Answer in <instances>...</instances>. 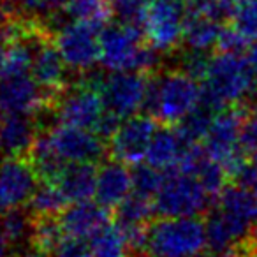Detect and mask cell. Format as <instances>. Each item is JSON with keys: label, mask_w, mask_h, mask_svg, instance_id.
Segmentation results:
<instances>
[{"label": "cell", "mask_w": 257, "mask_h": 257, "mask_svg": "<svg viewBox=\"0 0 257 257\" xmlns=\"http://www.w3.org/2000/svg\"><path fill=\"white\" fill-rule=\"evenodd\" d=\"M102 134L90 128L58 121L37 138L32 148V164L44 180L57 176L64 166L93 164L104 154Z\"/></svg>", "instance_id": "6da1fadb"}, {"label": "cell", "mask_w": 257, "mask_h": 257, "mask_svg": "<svg viewBox=\"0 0 257 257\" xmlns=\"http://www.w3.org/2000/svg\"><path fill=\"white\" fill-rule=\"evenodd\" d=\"M199 79L203 100L213 109L234 107L245 100L255 86L246 58L232 51H220L208 58Z\"/></svg>", "instance_id": "7a4b0ae2"}, {"label": "cell", "mask_w": 257, "mask_h": 257, "mask_svg": "<svg viewBox=\"0 0 257 257\" xmlns=\"http://www.w3.org/2000/svg\"><path fill=\"white\" fill-rule=\"evenodd\" d=\"M159 62L157 51L143 43L136 23L109 25L100 32L99 64L109 72H147Z\"/></svg>", "instance_id": "3957f363"}, {"label": "cell", "mask_w": 257, "mask_h": 257, "mask_svg": "<svg viewBox=\"0 0 257 257\" xmlns=\"http://www.w3.org/2000/svg\"><path fill=\"white\" fill-rule=\"evenodd\" d=\"M201 100L203 88L197 83V78L180 69L162 72L152 83L148 106L162 123L178 125L199 107Z\"/></svg>", "instance_id": "277c9868"}, {"label": "cell", "mask_w": 257, "mask_h": 257, "mask_svg": "<svg viewBox=\"0 0 257 257\" xmlns=\"http://www.w3.org/2000/svg\"><path fill=\"white\" fill-rule=\"evenodd\" d=\"M206 245V224L199 218L164 217L148 227L145 250L152 257H187Z\"/></svg>", "instance_id": "5b68a950"}, {"label": "cell", "mask_w": 257, "mask_h": 257, "mask_svg": "<svg viewBox=\"0 0 257 257\" xmlns=\"http://www.w3.org/2000/svg\"><path fill=\"white\" fill-rule=\"evenodd\" d=\"M245 121V114L236 107L218 109V113L211 116L208 133L203 140L208 157L217 162L229 176H236L248 162L241 141Z\"/></svg>", "instance_id": "8992f818"}, {"label": "cell", "mask_w": 257, "mask_h": 257, "mask_svg": "<svg viewBox=\"0 0 257 257\" xmlns=\"http://www.w3.org/2000/svg\"><path fill=\"white\" fill-rule=\"evenodd\" d=\"M57 120L60 123L90 128L102 136H109L120 121L107 113L106 102L97 81H85L71 88L57 104Z\"/></svg>", "instance_id": "52a82bcc"}, {"label": "cell", "mask_w": 257, "mask_h": 257, "mask_svg": "<svg viewBox=\"0 0 257 257\" xmlns=\"http://www.w3.org/2000/svg\"><path fill=\"white\" fill-rule=\"evenodd\" d=\"M211 197L196 175L176 169L164 176L154 203L162 217H197L206 210Z\"/></svg>", "instance_id": "ba28073f"}, {"label": "cell", "mask_w": 257, "mask_h": 257, "mask_svg": "<svg viewBox=\"0 0 257 257\" xmlns=\"http://www.w3.org/2000/svg\"><path fill=\"white\" fill-rule=\"evenodd\" d=\"M107 113L118 121L140 114L148 106L152 83L143 72L120 71L111 72L106 78L97 79Z\"/></svg>", "instance_id": "9c48e42d"}, {"label": "cell", "mask_w": 257, "mask_h": 257, "mask_svg": "<svg viewBox=\"0 0 257 257\" xmlns=\"http://www.w3.org/2000/svg\"><path fill=\"white\" fill-rule=\"evenodd\" d=\"M97 30L95 27L72 20L57 30L53 43L69 71L86 72L99 62L100 34Z\"/></svg>", "instance_id": "30bf717a"}, {"label": "cell", "mask_w": 257, "mask_h": 257, "mask_svg": "<svg viewBox=\"0 0 257 257\" xmlns=\"http://www.w3.org/2000/svg\"><path fill=\"white\" fill-rule=\"evenodd\" d=\"M147 43L161 53H169L183 41L185 11L175 0H154L143 18Z\"/></svg>", "instance_id": "8fae6325"}, {"label": "cell", "mask_w": 257, "mask_h": 257, "mask_svg": "<svg viewBox=\"0 0 257 257\" xmlns=\"http://www.w3.org/2000/svg\"><path fill=\"white\" fill-rule=\"evenodd\" d=\"M157 125L150 116L134 114L125 118L109 134V152L116 161L127 166H140L147 161Z\"/></svg>", "instance_id": "7c38bea8"}, {"label": "cell", "mask_w": 257, "mask_h": 257, "mask_svg": "<svg viewBox=\"0 0 257 257\" xmlns=\"http://www.w3.org/2000/svg\"><path fill=\"white\" fill-rule=\"evenodd\" d=\"M37 189V171L22 157L0 161V215L16 211L30 203Z\"/></svg>", "instance_id": "4fadbf2b"}, {"label": "cell", "mask_w": 257, "mask_h": 257, "mask_svg": "<svg viewBox=\"0 0 257 257\" xmlns=\"http://www.w3.org/2000/svg\"><path fill=\"white\" fill-rule=\"evenodd\" d=\"M46 95L48 93L36 81L32 72L4 74L0 78V116H34L46 106Z\"/></svg>", "instance_id": "5bb4252c"}, {"label": "cell", "mask_w": 257, "mask_h": 257, "mask_svg": "<svg viewBox=\"0 0 257 257\" xmlns=\"http://www.w3.org/2000/svg\"><path fill=\"white\" fill-rule=\"evenodd\" d=\"M107 208L100 203L92 201H81V203H72L62 211L60 222L62 231L65 236L79 239H92L99 234L107 225Z\"/></svg>", "instance_id": "9a60e30c"}, {"label": "cell", "mask_w": 257, "mask_h": 257, "mask_svg": "<svg viewBox=\"0 0 257 257\" xmlns=\"http://www.w3.org/2000/svg\"><path fill=\"white\" fill-rule=\"evenodd\" d=\"M67 64L58 53L55 43L44 39L36 41L32 62V76L46 93H58L67 81Z\"/></svg>", "instance_id": "2e32d148"}, {"label": "cell", "mask_w": 257, "mask_h": 257, "mask_svg": "<svg viewBox=\"0 0 257 257\" xmlns=\"http://www.w3.org/2000/svg\"><path fill=\"white\" fill-rule=\"evenodd\" d=\"M134 192V173L127 169V164L116 161L104 164L97 171L95 199L104 208H118Z\"/></svg>", "instance_id": "e0dca14e"}, {"label": "cell", "mask_w": 257, "mask_h": 257, "mask_svg": "<svg viewBox=\"0 0 257 257\" xmlns=\"http://www.w3.org/2000/svg\"><path fill=\"white\" fill-rule=\"evenodd\" d=\"M37 138L32 116H0V148L11 157H22L27 152H32Z\"/></svg>", "instance_id": "ac0fdd59"}, {"label": "cell", "mask_w": 257, "mask_h": 257, "mask_svg": "<svg viewBox=\"0 0 257 257\" xmlns=\"http://www.w3.org/2000/svg\"><path fill=\"white\" fill-rule=\"evenodd\" d=\"M97 171L93 164H69L57 173L51 182L58 185L69 204L88 201L95 196Z\"/></svg>", "instance_id": "d6986e66"}, {"label": "cell", "mask_w": 257, "mask_h": 257, "mask_svg": "<svg viewBox=\"0 0 257 257\" xmlns=\"http://www.w3.org/2000/svg\"><path fill=\"white\" fill-rule=\"evenodd\" d=\"M189 147L190 143L183 140L182 134L178 133V128L176 131L162 128V131L155 133L154 140H152V145L147 154V162L159 171L176 169Z\"/></svg>", "instance_id": "ffe728a7"}, {"label": "cell", "mask_w": 257, "mask_h": 257, "mask_svg": "<svg viewBox=\"0 0 257 257\" xmlns=\"http://www.w3.org/2000/svg\"><path fill=\"white\" fill-rule=\"evenodd\" d=\"M220 25L218 18L208 15H192L185 13V25H183V41L190 51L204 53L210 48L217 46L220 39Z\"/></svg>", "instance_id": "44dd1931"}, {"label": "cell", "mask_w": 257, "mask_h": 257, "mask_svg": "<svg viewBox=\"0 0 257 257\" xmlns=\"http://www.w3.org/2000/svg\"><path fill=\"white\" fill-rule=\"evenodd\" d=\"M93 257H128L133 243L128 239V234L120 224H107L99 234L90 239Z\"/></svg>", "instance_id": "7402d4cb"}, {"label": "cell", "mask_w": 257, "mask_h": 257, "mask_svg": "<svg viewBox=\"0 0 257 257\" xmlns=\"http://www.w3.org/2000/svg\"><path fill=\"white\" fill-rule=\"evenodd\" d=\"M64 11L72 22L86 23L95 29L106 25L114 13L109 0H67Z\"/></svg>", "instance_id": "603a6c76"}, {"label": "cell", "mask_w": 257, "mask_h": 257, "mask_svg": "<svg viewBox=\"0 0 257 257\" xmlns=\"http://www.w3.org/2000/svg\"><path fill=\"white\" fill-rule=\"evenodd\" d=\"M155 211V203L152 197L133 192L118 206V224L125 229H141L150 220Z\"/></svg>", "instance_id": "cb8c5ba5"}, {"label": "cell", "mask_w": 257, "mask_h": 257, "mask_svg": "<svg viewBox=\"0 0 257 257\" xmlns=\"http://www.w3.org/2000/svg\"><path fill=\"white\" fill-rule=\"evenodd\" d=\"M227 18L246 43L257 41V0H234Z\"/></svg>", "instance_id": "d4e9b609"}, {"label": "cell", "mask_w": 257, "mask_h": 257, "mask_svg": "<svg viewBox=\"0 0 257 257\" xmlns=\"http://www.w3.org/2000/svg\"><path fill=\"white\" fill-rule=\"evenodd\" d=\"M29 204L34 213L39 217H53L57 213H62L69 203L57 183L51 180H44L43 185H37Z\"/></svg>", "instance_id": "484cf974"}, {"label": "cell", "mask_w": 257, "mask_h": 257, "mask_svg": "<svg viewBox=\"0 0 257 257\" xmlns=\"http://www.w3.org/2000/svg\"><path fill=\"white\" fill-rule=\"evenodd\" d=\"M67 0H9L11 13L25 16L30 22L44 20L65 8Z\"/></svg>", "instance_id": "4316f807"}, {"label": "cell", "mask_w": 257, "mask_h": 257, "mask_svg": "<svg viewBox=\"0 0 257 257\" xmlns=\"http://www.w3.org/2000/svg\"><path fill=\"white\" fill-rule=\"evenodd\" d=\"M32 241L39 252H53L58 246V243L64 239V231L58 220H53L51 217H41V220L36 225H32Z\"/></svg>", "instance_id": "83f0119b"}, {"label": "cell", "mask_w": 257, "mask_h": 257, "mask_svg": "<svg viewBox=\"0 0 257 257\" xmlns=\"http://www.w3.org/2000/svg\"><path fill=\"white\" fill-rule=\"evenodd\" d=\"M211 116L204 109L197 107L194 113H190L185 120H182L178 123V133L182 134V138L190 145H197L201 140H204L210 127Z\"/></svg>", "instance_id": "f1b7e54d"}, {"label": "cell", "mask_w": 257, "mask_h": 257, "mask_svg": "<svg viewBox=\"0 0 257 257\" xmlns=\"http://www.w3.org/2000/svg\"><path fill=\"white\" fill-rule=\"evenodd\" d=\"M0 229L4 231V234L8 236V239L16 245V243H22L32 234V225L27 215H23L20 210L9 211L6 215H0Z\"/></svg>", "instance_id": "f546056e"}, {"label": "cell", "mask_w": 257, "mask_h": 257, "mask_svg": "<svg viewBox=\"0 0 257 257\" xmlns=\"http://www.w3.org/2000/svg\"><path fill=\"white\" fill-rule=\"evenodd\" d=\"M162 182H164V175L162 171L155 169L154 166H141L134 173V192L143 194V196L154 197L157 190L161 189Z\"/></svg>", "instance_id": "4dcf8cb0"}, {"label": "cell", "mask_w": 257, "mask_h": 257, "mask_svg": "<svg viewBox=\"0 0 257 257\" xmlns=\"http://www.w3.org/2000/svg\"><path fill=\"white\" fill-rule=\"evenodd\" d=\"M113 11L127 23L143 22L148 8L154 0H109Z\"/></svg>", "instance_id": "1f68e13d"}, {"label": "cell", "mask_w": 257, "mask_h": 257, "mask_svg": "<svg viewBox=\"0 0 257 257\" xmlns=\"http://www.w3.org/2000/svg\"><path fill=\"white\" fill-rule=\"evenodd\" d=\"M51 253L53 257H93L88 239L71 238V236H64V239Z\"/></svg>", "instance_id": "d6a6232c"}, {"label": "cell", "mask_w": 257, "mask_h": 257, "mask_svg": "<svg viewBox=\"0 0 257 257\" xmlns=\"http://www.w3.org/2000/svg\"><path fill=\"white\" fill-rule=\"evenodd\" d=\"M241 141H243V150H245L246 157L257 164V114L245 121Z\"/></svg>", "instance_id": "836d02e7"}, {"label": "cell", "mask_w": 257, "mask_h": 257, "mask_svg": "<svg viewBox=\"0 0 257 257\" xmlns=\"http://www.w3.org/2000/svg\"><path fill=\"white\" fill-rule=\"evenodd\" d=\"M248 44L231 25L227 29H222L220 39H218L217 46L220 48V51H232V53H239L243 50V46Z\"/></svg>", "instance_id": "e575fe53"}, {"label": "cell", "mask_w": 257, "mask_h": 257, "mask_svg": "<svg viewBox=\"0 0 257 257\" xmlns=\"http://www.w3.org/2000/svg\"><path fill=\"white\" fill-rule=\"evenodd\" d=\"M245 58L250 67V72H252V76H253V81H255V85H257V41L250 43V48H248V51H246Z\"/></svg>", "instance_id": "d590c367"}, {"label": "cell", "mask_w": 257, "mask_h": 257, "mask_svg": "<svg viewBox=\"0 0 257 257\" xmlns=\"http://www.w3.org/2000/svg\"><path fill=\"white\" fill-rule=\"evenodd\" d=\"M11 246H13V243L8 239V236L4 234V231L0 229V257H8Z\"/></svg>", "instance_id": "8d00e7d4"}, {"label": "cell", "mask_w": 257, "mask_h": 257, "mask_svg": "<svg viewBox=\"0 0 257 257\" xmlns=\"http://www.w3.org/2000/svg\"><path fill=\"white\" fill-rule=\"evenodd\" d=\"M6 44L4 41H2V37H0V78H2V74H4V65H6Z\"/></svg>", "instance_id": "74e56055"}, {"label": "cell", "mask_w": 257, "mask_h": 257, "mask_svg": "<svg viewBox=\"0 0 257 257\" xmlns=\"http://www.w3.org/2000/svg\"><path fill=\"white\" fill-rule=\"evenodd\" d=\"M250 252L253 253V257H257V227L253 229V234H252V243H250Z\"/></svg>", "instance_id": "f35d334b"}, {"label": "cell", "mask_w": 257, "mask_h": 257, "mask_svg": "<svg viewBox=\"0 0 257 257\" xmlns=\"http://www.w3.org/2000/svg\"><path fill=\"white\" fill-rule=\"evenodd\" d=\"M187 257H215V255L206 253V252H197V253H192V255H187Z\"/></svg>", "instance_id": "ab89813d"}, {"label": "cell", "mask_w": 257, "mask_h": 257, "mask_svg": "<svg viewBox=\"0 0 257 257\" xmlns=\"http://www.w3.org/2000/svg\"><path fill=\"white\" fill-rule=\"evenodd\" d=\"M22 257H48L44 252H39V253H32V255H22Z\"/></svg>", "instance_id": "60d3db41"}, {"label": "cell", "mask_w": 257, "mask_h": 257, "mask_svg": "<svg viewBox=\"0 0 257 257\" xmlns=\"http://www.w3.org/2000/svg\"><path fill=\"white\" fill-rule=\"evenodd\" d=\"M175 2H180V4H182V6H185L187 2H189V0H175Z\"/></svg>", "instance_id": "b9f144b4"}, {"label": "cell", "mask_w": 257, "mask_h": 257, "mask_svg": "<svg viewBox=\"0 0 257 257\" xmlns=\"http://www.w3.org/2000/svg\"><path fill=\"white\" fill-rule=\"evenodd\" d=\"M0 150H2V148H0Z\"/></svg>", "instance_id": "7bdbcfd3"}]
</instances>
